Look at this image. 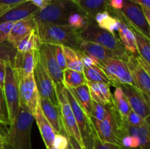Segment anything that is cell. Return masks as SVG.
I'll return each instance as SVG.
<instances>
[{
  "instance_id": "1",
  "label": "cell",
  "mask_w": 150,
  "mask_h": 149,
  "mask_svg": "<svg viewBox=\"0 0 150 149\" xmlns=\"http://www.w3.org/2000/svg\"><path fill=\"white\" fill-rule=\"evenodd\" d=\"M34 120L33 115L20 106L16 118L7 129L4 149H32L31 132Z\"/></svg>"
},
{
  "instance_id": "2",
  "label": "cell",
  "mask_w": 150,
  "mask_h": 149,
  "mask_svg": "<svg viewBox=\"0 0 150 149\" xmlns=\"http://www.w3.org/2000/svg\"><path fill=\"white\" fill-rule=\"evenodd\" d=\"M36 29L42 44L63 45L78 49L81 41L79 31L68 24H41L36 26Z\"/></svg>"
},
{
  "instance_id": "3",
  "label": "cell",
  "mask_w": 150,
  "mask_h": 149,
  "mask_svg": "<svg viewBox=\"0 0 150 149\" xmlns=\"http://www.w3.org/2000/svg\"><path fill=\"white\" fill-rule=\"evenodd\" d=\"M81 11L72 0H52L45 8L40 10L34 15L36 26L41 24H67V18L71 13Z\"/></svg>"
},
{
  "instance_id": "4",
  "label": "cell",
  "mask_w": 150,
  "mask_h": 149,
  "mask_svg": "<svg viewBox=\"0 0 150 149\" xmlns=\"http://www.w3.org/2000/svg\"><path fill=\"white\" fill-rule=\"evenodd\" d=\"M90 119L98 138L105 143L121 145L122 139L126 135L125 124L114 104L111 105V112L104 120Z\"/></svg>"
},
{
  "instance_id": "5",
  "label": "cell",
  "mask_w": 150,
  "mask_h": 149,
  "mask_svg": "<svg viewBox=\"0 0 150 149\" xmlns=\"http://www.w3.org/2000/svg\"><path fill=\"white\" fill-rule=\"evenodd\" d=\"M79 37L82 41L95 42L114 51L122 59L127 61L130 54L126 51L121 40L114 34L100 28L92 22L85 29L79 31Z\"/></svg>"
},
{
  "instance_id": "6",
  "label": "cell",
  "mask_w": 150,
  "mask_h": 149,
  "mask_svg": "<svg viewBox=\"0 0 150 149\" xmlns=\"http://www.w3.org/2000/svg\"><path fill=\"white\" fill-rule=\"evenodd\" d=\"M16 74L18 80L20 106L33 115L40 104V96L35 76L34 74L28 75L16 72Z\"/></svg>"
},
{
  "instance_id": "7",
  "label": "cell",
  "mask_w": 150,
  "mask_h": 149,
  "mask_svg": "<svg viewBox=\"0 0 150 149\" xmlns=\"http://www.w3.org/2000/svg\"><path fill=\"white\" fill-rule=\"evenodd\" d=\"M108 77L111 85L120 86L123 84L135 86L134 81L127 61L120 58H110L97 63Z\"/></svg>"
},
{
  "instance_id": "8",
  "label": "cell",
  "mask_w": 150,
  "mask_h": 149,
  "mask_svg": "<svg viewBox=\"0 0 150 149\" xmlns=\"http://www.w3.org/2000/svg\"><path fill=\"white\" fill-rule=\"evenodd\" d=\"M56 94H57L58 105L61 112L63 126L64 131L67 136H71L74 137L81 146L85 148L79 131V126L76 122V118L74 116L70 103L67 100L66 95V88L64 86L55 87Z\"/></svg>"
},
{
  "instance_id": "9",
  "label": "cell",
  "mask_w": 150,
  "mask_h": 149,
  "mask_svg": "<svg viewBox=\"0 0 150 149\" xmlns=\"http://www.w3.org/2000/svg\"><path fill=\"white\" fill-rule=\"evenodd\" d=\"M66 95H67V100L70 103L75 118H76V122L79 126V131H80L85 148L91 149L92 142H93V137L97 134L94 129L90 117L84 112L72 92L67 88H66Z\"/></svg>"
},
{
  "instance_id": "10",
  "label": "cell",
  "mask_w": 150,
  "mask_h": 149,
  "mask_svg": "<svg viewBox=\"0 0 150 149\" xmlns=\"http://www.w3.org/2000/svg\"><path fill=\"white\" fill-rule=\"evenodd\" d=\"M3 92L8 110L9 119L11 124L18 112L20 108V100L17 77L13 66L10 64H6L5 79Z\"/></svg>"
},
{
  "instance_id": "11",
  "label": "cell",
  "mask_w": 150,
  "mask_h": 149,
  "mask_svg": "<svg viewBox=\"0 0 150 149\" xmlns=\"http://www.w3.org/2000/svg\"><path fill=\"white\" fill-rule=\"evenodd\" d=\"M120 11L128 26L150 39L149 24L144 15L141 5L130 0H124L123 7Z\"/></svg>"
},
{
  "instance_id": "12",
  "label": "cell",
  "mask_w": 150,
  "mask_h": 149,
  "mask_svg": "<svg viewBox=\"0 0 150 149\" xmlns=\"http://www.w3.org/2000/svg\"><path fill=\"white\" fill-rule=\"evenodd\" d=\"M34 76L40 99H48L54 105L59 106L55 86L39 56L38 63L34 72Z\"/></svg>"
},
{
  "instance_id": "13",
  "label": "cell",
  "mask_w": 150,
  "mask_h": 149,
  "mask_svg": "<svg viewBox=\"0 0 150 149\" xmlns=\"http://www.w3.org/2000/svg\"><path fill=\"white\" fill-rule=\"evenodd\" d=\"M54 45L42 44L39 50V57L42 60L48 74L51 77L55 87L63 85V71L59 65L55 54Z\"/></svg>"
},
{
  "instance_id": "14",
  "label": "cell",
  "mask_w": 150,
  "mask_h": 149,
  "mask_svg": "<svg viewBox=\"0 0 150 149\" xmlns=\"http://www.w3.org/2000/svg\"><path fill=\"white\" fill-rule=\"evenodd\" d=\"M120 87L122 89L132 110L145 119L149 118V102L146 101L143 93L132 85L123 84Z\"/></svg>"
},
{
  "instance_id": "15",
  "label": "cell",
  "mask_w": 150,
  "mask_h": 149,
  "mask_svg": "<svg viewBox=\"0 0 150 149\" xmlns=\"http://www.w3.org/2000/svg\"><path fill=\"white\" fill-rule=\"evenodd\" d=\"M130 68L135 87L137 88L149 102L150 98V74L141 66L136 56L130 55L127 61Z\"/></svg>"
},
{
  "instance_id": "16",
  "label": "cell",
  "mask_w": 150,
  "mask_h": 149,
  "mask_svg": "<svg viewBox=\"0 0 150 149\" xmlns=\"http://www.w3.org/2000/svg\"><path fill=\"white\" fill-rule=\"evenodd\" d=\"M40 10L37 6L29 1L13 6L7 11L0 15V23L4 22H16L29 17V15L35 14Z\"/></svg>"
},
{
  "instance_id": "17",
  "label": "cell",
  "mask_w": 150,
  "mask_h": 149,
  "mask_svg": "<svg viewBox=\"0 0 150 149\" xmlns=\"http://www.w3.org/2000/svg\"><path fill=\"white\" fill-rule=\"evenodd\" d=\"M39 56V51L31 50L24 53L17 52L13 67L16 73L22 74H34Z\"/></svg>"
},
{
  "instance_id": "18",
  "label": "cell",
  "mask_w": 150,
  "mask_h": 149,
  "mask_svg": "<svg viewBox=\"0 0 150 149\" xmlns=\"http://www.w3.org/2000/svg\"><path fill=\"white\" fill-rule=\"evenodd\" d=\"M34 15L35 14L14 23L7 38L8 43L16 48L18 42L36 27Z\"/></svg>"
},
{
  "instance_id": "19",
  "label": "cell",
  "mask_w": 150,
  "mask_h": 149,
  "mask_svg": "<svg viewBox=\"0 0 150 149\" xmlns=\"http://www.w3.org/2000/svg\"><path fill=\"white\" fill-rule=\"evenodd\" d=\"M78 50L92 57L97 63L110 58H120V56L114 51L95 42L88 41H81Z\"/></svg>"
},
{
  "instance_id": "20",
  "label": "cell",
  "mask_w": 150,
  "mask_h": 149,
  "mask_svg": "<svg viewBox=\"0 0 150 149\" xmlns=\"http://www.w3.org/2000/svg\"><path fill=\"white\" fill-rule=\"evenodd\" d=\"M40 106L44 115L52 126L56 133L66 134L62 119L61 112L59 106L54 105L48 99H40Z\"/></svg>"
},
{
  "instance_id": "21",
  "label": "cell",
  "mask_w": 150,
  "mask_h": 149,
  "mask_svg": "<svg viewBox=\"0 0 150 149\" xmlns=\"http://www.w3.org/2000/svg\"><path fill=\"white\" fill-rule=\"evenodd\" d=\"M91 99L93 102L101 105L114 104L113 95L110 90V84L104 83L86 81Z\"/></svg>"
},
{
  "instance_id": "22",
  "label": "cell",
  "mask_w": 150,
  "mask_h": 149,
  "mask_svg": "<svg viewBox=\"0 0 150 149\" xmlns=\"http://www.w3.org/2000/svg\"><path fill=\"white\" fill-rule=\"evenodd\" d=\"M33 117L34 119L36 121L38 128H39L42 140L45 143L46 148H52L56 132L53 129L52 126L50 124V123L48 122V120L44 115L42 109H41L40 104L37 108Z\"/></svg>"
},
{
  "instance_id": "23",
  "label": "cell",
  "mask_w": 150,
  "mask_h": 149,
  "mask_svg": "<svg viewBox=\"0 0 150 149\" xmlns=\"http://www.w3.org/2000/svg\"><path fill=\"white\" fill-rule=\"evenodd\" d=\"M110 0H77L75 1L81 11L89 17L94 18L95 15L107 10Z\"/></svg>"
},
{
  "instance_id": "24",
  "label": "cell",
  "mask_w": 150,
  "mask_h": 149,
  "mask_svg": "<svg viewBox=\"0 0 150 149\" xmlns=\"http://www.w3.org/2000/svg\"><path fill=\"white\" fill-rule=\"evenodd\" d=\"M147 118L146 123L140 127H133L124 122L126 135H136L140 140L141 149H150L149 121Z\"/></svg>"
},
{
  "instance_id": "25",
  "label": "cell",
  "mask_w": 150,
  "mask_h": 149,
  "mask_svg": "<svg viewBox=\"0 0 150 149\" xmlns=\"http://www.w3.org/2000/svg\"><path fill=\"white\" fill-rule=\"evenodd\" d=\"M94 20L100 28L111 34L115 33L120 26V20L115 16L111 15L108 10L97 13L94 17Z\"/></svg>"
},
{
  "instance_id": "26",
  "label": "cell",
  "mask_w": 150,
  "mask_h": 149,
  "mask_svg": "<svg viewBox=\"0 0 150 149\" xmlns=\"http://www.w3.org/2000/svg\"><path fill=\"white\" fill-rule=\"evenodd\" d=\"M69 90L72 92L77 102H79L80 106L82 108V109L90 117L92 100L91 99L87 85H82L79 87H76L73 89H69Z\"/></svg>"
},
{
  "instance_id": "27",
  "label": "cell",
  "mask_w": 150,
  "mask_h": 149,
  "mask_svg": "<svg viewBox=\"0 0 150 149\" xmlns=\"http://www.w3.org/2000/svg\"><path fill=\"white\" fill-rule=\"evenodd\" d=\"M42 43L41 42L39 37H38V32H37L36 27L28 34L24 38L21 39L18 42L16 46L18 52L24 53L31 50H38L39 51Z\"/></svg>"
},
{
  "instance_id": "28",
  "label": "cell",
  "mask_w": 150,
  "mask_h": 149,
  "mask_svg": "<svg viewBox=\"0 0 150 149\" xmlns=\"http://www.w3.org/2000/svg\"><path fill=\"white\" fill-rule=\"evenodd\" d=\"M113 99H114V107L124 122L128 113L131 110V108L120 86L116 87L115 91L113 95Z\"/></svg>"
},
{
  "instance_id": "29",
  "label": "cell",
  "mask_w": 150,
  "mask_h": 149,
  "mask_svg": "<svg viewBox=\"0 0 150 149\" xmlns=\"http://www.w3.org/2000/svg\"><path fill=\"white\" fill-rule=\"evenodd\" d=\"M86 84V80L83 73L66 68L63 71V85L68 89Z\"/></svg>"
},
{
  "instance_id": "30",
  "label": "cell",
  "mask_w": 150,
  "mask_h": 149,
  "mask_svg": "<svg viewBox=\"0 0 150 149\" xmlns=\"http://www.w3.org/2000/svg\"><path fill=\"white\" fill-rule=\"evenodd\" d=\"M62 46L65 58L66 67L70 70L83 73V65L78 56L76 50L68 46Z\"/></svg>"
},
{
  "instance_id": "31",
  "label": "cell",
  "mask_w": 150,
  "mask_h": 149,
  "mask_svg": "<svg viewBox=\"0 0 150 149\" xmlns=\"http://www.w3.org/2000/svg\"><path fill=\"white\" fill-rule=\"evenodd\" d=\"M130 29L134 34L139 55L148 63H150V39H148L134 28L130 27Z\"/></svg>"
},
{
  "instance_id": "32",
  "label": "cell",
  "mask_w": 150,
  "mask_h": 149,
  "mask_svg": "<svg viewBox=\"0 0 150 149\" xmlns=\"http://www.w3.org/2000/svg\"><path fill=\"white\" fill-rule=\"evenodd\" d=\"M83 74L86 81L95 83H104L110 84L108 77L102 69L98 65H92L89 67H83ZM111 85V84H110Z\"/></svg>"
},
{
  "instance_id": "33",
  "label": "cell",
  "mask_w": 150,
  "mask_h": 149,
  "mask_svg": "<svg viewBox=\"0 0 150 149\" xmlns=\"http://www.w3.org/2000/svg\"><path fill=\"white\" fill-rule=\"evenodd\" d=\"M94 18L83 14L81 11H76L71 13L67 18V24L80 31L85 29L89 23L93 21Z\"/></svg>"
},
{
  "instance_id": "34",
  "label": "cell",
  "mask_w": 150,
  "mask_h": 149,
  "mask_svg": "<svg viewBox=\"0 0 150 149\" xmlns=\"http://www.w3.org/2000/svg\"><path fill=\"white\" fill-rule=\"evenodd\" d=\"M17 49L7 42L0 44V63L13 65Z\"/></svg>"
},
{
  "instance_id": "35",
  "label": "cell",
  "mask_w": 150,
  "mask_h": 149,
  "mask_svg": "<svg viewBox=\"0 0 150 149\" xmlns=\"http://www.w3.org/2000/svg\"><path fill=\"white\" fill-rule=\"evenodd\" d=\"M113 105V104H112ZM111 105H101L92 101V110L90 118L97 121H103L105 119L111 112Z\"/></svg>"
},
{
  "instance_id": "36",
  "label": "cell",
  "mask_w": 150,
  "mask_h": 149,
  "mask_svg": "<svg viewBox=\"0 0 150 149\" xmlns=\"http://www.w3.org/2000/svg\"><path fill=\"white\" fill-rule=\"evenodd\" d=\"M0 123L7 126L10 125L7 103L4 98V92L1 89H0Z\"/></svg>"
},
{
  "instance_id": "37",
  "label": "cell",
  "mask_w": 150,
  "mask_h": 149,
  "mask_svg": "<svg viewBox=\"0 0 150 149\" xmlns=\"http://www.w3.org/2000/svg\"><path fill=\"white\" fill-rule=\"evenodd\" d=\"M147 118L145 119V118H142L141 115H139V114H137L136 112H135L134 111H133L131 110L130 111V112L128 113V115H127V118H126L125 121L124 122L128 124L130 127H140L146 123Z\"/></svg>"
},
{
  "instance_id": "38",
  "label": "cell",
  "mask_w": 150,
  "mask_h": 149,
  "mask_svg": "<svg viewBox=\"0 0 150 149\" xmlns=\"http://www.w3.org/2000/svg\"><path fill=\"white\" fill-rule=\"evenodd\" d=\"M91 149H127L125 148L122 146L118 145L112 144V143H105L102 141L100 139L98 138L96 135L93 137V142H92V148Z\"/></svg>"
},
{
  "instance_id": "39",
  "label": "cell",
  "mask_w": 150,
  "mask_h": 149,
  "mask_svg": "<svg viewBox=\"0 0 150 149\" xmlns=\"http://www.w3.org/2000/svg\"><path fill=\"white\" fill-rule=\"evenodd\" d=\"M69 140L66 135L60 133H56L53 147L57 149H66L68 145Z\"/></svg>"
},
{
  "instance_id": "40",
  "label": "cell",
  "mask_w": 150,
  "mask_h": 149,
  "mask_svg": "<svg viewBox=\"0 0 150 149\" xmlns=\"http://www.w3.org/2000/svg\"><path fill=\"white\" fill-rule=\"evenodd\" d=\"M13 24V22H4L0 23V44L7 42Z\"/></svg>"
},
{
  "instance_id": "41",
  "label": "cell",
  "mask_w": 150,
  "mask_h": 149,
  "mask_svg": "<svg viewBox=\"0 0 150 149\" xmlns=\"http://www.w3.org/2000/svg\"><path fill=\"white\" fill-rule=\"evenodd\" d=\"M54 54H55L56 59H57L59 65L61 67L62 70L64 71L67 67H66L65 58H64L62 45H55V47H54Z\"/></svg>"
},
{
  "instance_id": "42",
  "label": "cell",
  "mask_w": 150,
  "mask_h": 149,
  "mask_svg": "<svg viewBox=\"0 0 150 149\" xmlns=\"http://www.w3.org/2000/svg\"><path fill=\"white\" fill-rule=\"evenodd\" d=\"M26 1H30L35 6H37L40 10H42L47 7L52 1V0H26Z\"/></svg>"
},
{
  "instance_id": "43",
  "label": "cell",
  "mask_w": 150,
  "mask_h": 149,
  "mask_svg": "<svg viewBox=\"0 0 150 149\" xmlns=\"http://www.w3.org/2000/svg\"><path fill=\"white\" fill-rule=\"evenodd\" d=\"M124 4V0H110L109 8L120 10Z\"/></svg>"
},
{
  "instance_id": "44",
  "label": "cell",
  "mask_w": 150,
  "mask_h": 149,
  "mask_svg": "<svg viewBox=\"0 0 150 149\" xmlns=\"http://www.w3.org/2000/svg\"><path fill=\"white\" fill-rule=\"evenodd\" d=\"M5 71H6V64L0 63V89H2L4 88V79H5Z\"/></svg>"
},
{
  "instance_id": "45",
  "label": "cell",
  "mask_w": 150,
  "mask_h": 149,
  "mask_svg": "<svg viewBox=\"0 0 150 149\" xmlns=\"http://www.w3.org/2000/svg\"><path fill=\"white\" fill-rule=\"evenodd\" d=\"M67 138H68L69 142H70V145H71V147L73 149H86L84 147L81 145L79 144V142L74 138V137H71V136H67Z\"/></svg>"
},
{
  "instance_id": "46",
  "label": "cell",
  "mask_w": 150,
  "mask_h": 149,
  "mask_svg": "<svg viewBox=\"0 0 150 149\" xmlns=\"http://www.w3.org/2000/svg\"><path fill=\"white\" fill-rule=\"evenodd\" d=\"M26 0H0V4H6V5H16L18 4L23 2Z\"/></svg>"
},
{
  "instance_id": "47",
  "label": "cell",
  "mask_w": 150,
  "mask_h": 149,
  "mask_svg": "<svg viewBox=\"0 0 150 149\" xmlns=\"http://www.w3.org/2000/svg\"><path fill=\"white\" fill-rule=\"evenodd\" d=\"M7 129H8V128L7 127V125L0 123V140H1V141H4V139H5Z\"/></svg>"
},
{
  "instance_id": "48",
  "label": "cell",
  "mask_w": 150,
  "mask_h": 149,
  "mask_svg": "<svg viewBox=\"0 0 150 149\" xmlns=\"http://www.w3.org/2000/svg\"><path fill=\"white\" fill-rule=\"evenodd\" d=\"M141 7H142V12L146 21L150 25V7H146V6H141Z\"/></svg>"
},
{
  "instance_id": "49",
  "label": "cell",
  "mask_w": 150,
  "mask_h": 149,
  "mask_svg": "<svg viewBox=\"0 0 150 149\" xmlns=\"http://www.w3.org/2000/svg\"><path fill=\"white\" fill-rule=\"evenodd\" d=\"M130 1L136 3L141 6H146V7H150V0H130Z\"/></svg>"
},
{
  "instance_id": "50",
  "label": "cell",
  "mask_w": 150,
  "mask_h": 149,
  "mask_svg": "<svg viewBox=\"0 0 150 149\" xmlns=\"http://www.w3.org/2000/svg\"><path fill=\"white\" fill-rule=\"evenodd\" d=\"M13 6L6 5V4H0V15H2L3 13H5L6 11H7V10H8L9 9L11 8Z\"/></svg>"
},
{
  "instance_id": "51",
  "label": "cell",
  "mask_w": 150,
  "mask_h": 149,
  "mask_svg": "<svg viewBox=\"0 0 150 149\" xmlns=\"http://www.w3.org/2000/svg\"><path fill=\"white\" fill-rule=\"evenodd\" d=\"M0 149H4V141H1V140H0Z\"/></svg>"
},
{
  "instance_id": "52",
  "label": "cell",
  "mask_w": 150,
  "mask_h": 149,
  "mask_svg": "<svg viewBox=\"0 0 150 149\" xmlns=\"http://www.w3.org/2000/svg\"><path fill=\"white\" fill-rule=\"evenodd\" d=\"M66 149H73V148H72V147H71V145H70V142H69V143H68V145H67V148H66Z\"/></svg>"
},
{
  "instance_id": "53",
  "label": "cell",
  "mask_w": 150,
  "mask_h": 149,
  "mask_svg": "<svg viewBox=\"0 0 150 149\" xmlns=\"http://www.w3.org/2000/svg\"><path fill=\"white\" fill-rule=\"evenodd\" d=\"M47 149H57V148H55L52 147V148H47Z\"/></svg>"
}]
</instances>
